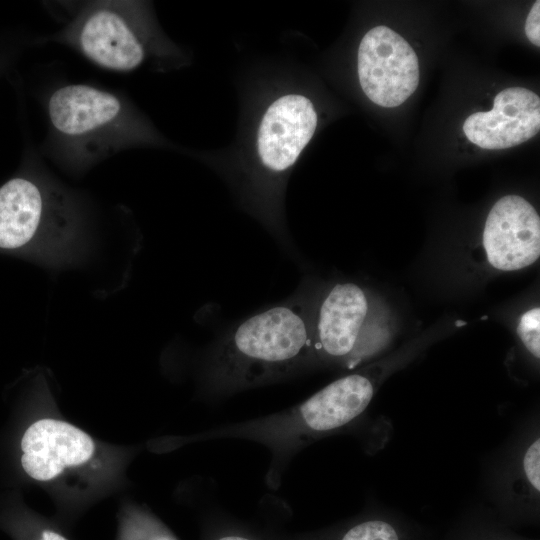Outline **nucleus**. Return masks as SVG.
<instances>
[{"instance_id": "obj_8", "label": "nucleus", "mask_w": 540, "mask_h": 540, "mask_svg": "<svg viewBox=\"0 0 540 540\" xmlns=\"http://www.w3.org/2000/svg\"><path fill=\"white\" fill-rule=\"evenodd\" d=\"M317 121L307 97L287 94L275 100L258 129L257 149L262 164L275 173L291 167L311 140Z\"/></svg>"}, {"instance_id": "obj_5", "label": "nucleus", "mask_w": 540, "mask_h": 540, "mask_svg": "<svg viewBox=\"0 0 540 540\" xmlns=\"http://www.w3.org/2000/svg\"><path fill=\"white\" fill-rule=\"evenodd\" d=\"M485 493L509 510L538 509L540 503V420L531 413L492 453L483 472Z\"/></svg>"}, {"instance_id": "obj_10", "label": "nucleus", "mask_w": 540, "mask_h": 540, "mask_svg": "<svg viewBox=\"0 0 540 540\" xmlns=\"http://www.w3.org/2000/svg\"><path fill=\"white\" fill-rule=\"evenodd\" d=\"M368 312L364 291L353 283H338L324 296L313 315V350L325 359L349 363L358 347Z\"/></svg>"}, {"instance_id": "obj_15", "label": "nucleus", "mask_w": 540, "mask_h": 540, "mask_svg": "<svg viewBox=\"0 0 540 540\" xmlns=\"http://www.w3.org/2000/svg\"><path fill=\"white\" fill-rule=\"evenodd\" d=\"M540 1H536L526 19L525 33L531 43L540 46Z\"/></svg>"}, {"instance_id": "obj_12", "label": "nucleus", "mask_w": 540, "mask_h": 540, "mask_svg": "<svg viewBox=\"0 0 540 540\" xmlns=\"http://www.w3.org/2000/svg\"><path fill=\"white\" fill-rule=\"evenodd\" d=\"M371 372L353 373L328 384L296 409L297 427L317 437L338 431L359 418L376 392Z\"/></svg>"}, {"instance_id": "obj_16", "label": "nucleus", "mask_w": 540, "mask_h": 540, "mask_svg": "<svg viewBox=\"0 0 540 540\" xmlns=\"http://www.w3.org/2000/svg\"><path fill=\"white\" fill-rule=\"evenodd\" d=\"M40 540H67V539L56 532L47 530L42 533Z\"/></svg>"}, {"instance_id": "obj_9", "label": "nucleus", "mask_w": 540, "mask_h": 540, "mask_svg": "<svg viewBox=\"0 0 540 540\" xmlns=\"http://www.w3.org/2000/svg\"><path fill=\"white\" fill-rule=\"evenodd\" d=\"M540 129V99L522 87H510L494 98L493 108L468 116L463 131L483 149H505L534 137Z\"/></svg>"}, {"instance_id": "obj_11", "label": "nucleus", "mask_w": 540, "mask_h": 540, "mask_svg": "<svg viewBox=\"0 0 540 540\" xmlns=\"http://www.w3.org/2000/svg\"><path fill=\"white\" fill-rule=\"evenodd\" d=\"M21 450L24 471L35 480L49 481L65 468L87 462L95 445L88 434L67 422L41 419L25 431Z\"/></svg>"}, {"instance_id": "obj_13", "label": "nucleus", "mask_w": 540, "mask_h": 540, "mask_svg": "<svg viewBox=\"0 0 540 540\" xmlns=\"http://www.w3.org/2000/svg\"><path fill=\"white\" fill-rule=\"evenodd\" d=\"M340 540H400V535L389 521L368 519L349 528Z\"/></svg>"}, {"instance_id": "obj_17", "label": "nucleus", "mask_w": 540, "mask_h": 540, "mask_svg": "<svg viewBox=\"0 0 540 540\" xmlns=\"http://www.w3.org/2000/svg\"><path fill=\"white\" fill-rule=\"evenodd\" d=\"M218 540H251V539L245 538L242 536H237V535H229V536L221 537Z\"/></svg>"}, {"instance_id": "obj_6", "label": "nucleus", "mask_w": 540, "mask_h": 540, "mask_svg": "<svg viewBox=\"0 0 540 540\" xmlns=\"http://www.w3.org/2000/svg\"><path fill=\"white\" fill-rule=\"evenodd\" d=\"M358 76L363 92L372 102L396 107L418 86V58L402 36L386 26H376L360 42Z\"/></svg>"}, {"instance_id": "obj_4", "label": "nucleus", "mask_w": 540, "mask_h": 540, "mask_svg": "<svg viewBox=\"0 0 540 540\" xmlns=\"http://www.w3.org/2000/svg\"><path fill=\"white\" fill-rule=\"evenodd\" d=\"M139 3L93 1L86 4L56 40L96 66L130 72L147 58V34Z\"/></svg>"}, {"instance_id": "obj_3", "label": "nucleus", "mask_w": 540, "mask_h": 540, "mask_svg": "<svg viewBox=\"0 0 540 540\" xmlns=\"http://www.w3.org/2000/svg\"><path fill=\"white\" fill-rule=\"evenodd\" d=\"M78 231L75 204L51 183L14 178L0 187V248L33 246L55 260L67 256Z\"/></svg>"}, {"instance_id": "obj_14", "label": "nucleus", "mask_w": 540, "mask_h": 540, "mask_svg": "<svg viewBox=\"0 0 540 540\" xmlns=\"http://www.w3.org/2000/svg\"><path fill=\"white\" fill-rule=\"evenodd\" d=\"M518 336L527 351L536 359L540 357V309L525 312L517 327Z\"/></svg>"}, {"instance_id": "obj_1", "label": "nucleus", "mask_w": 540, "mask_h": 540, "mask_svg": "<svg viewBox=\"0 0 540 540\" xmlns=\"http://www.w3.org/2000/svg\"><path fill=\"white\" fill-rule=\"evenodd\" d=\"M313 312L304 292L245 319L218 343L212 376L225 386H244L284 375L310 352Z\"/></svg>"}, {"instance_id": "obj_7", "label": "nucleus", "mask_w": 540, "mask_h": 540, "mask_svg": "<svg viewBox=\"0 0 540 540\" xmlns=\"http://www.w3.org/2000/svg\"><path fill=\"white\" fill-rule=\"evenodd\" d=\"M489 263L500 270H518L540 255V218L523 197L507 195L490 210L483 232Z\"/></svg>"}, {"instance_id": "obj_2", "label": "nucleus", "mask_w": 540, "mask_h": 540, "mask_svg": "<svg viewBox=\"0 0 540 540\" xmlns=\"http://www.w3.org/2000/svg\"><path fill=\"white\" fill-rule=\"evenodd\" d=\"M47 114L61 155L78 166L126 148L138 133L126 101L87 84L56 89L48 98Z\"/></svg>"}]
</instances>
